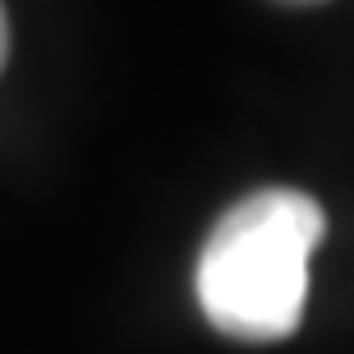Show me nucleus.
Here are the masks:
<instances>
[{
	"label": "nucleus",
	"instance_id": "f257e3e1",
	"mask_svg": "<svg viewBox=\"0 0 354 354\" xmlns=\"http://www.w3.org/2000/svg\"><path fill=\"white\" fill-rule=\"evenodd\" d=\"M327 216L299 189H263L225 212L198 253V304L216 331L239 341H281L299 327L308 258Z\"/></svg>",
	"mask_w": 354,
	"mask_h": 354
},
{
	"label": "nucleus",
	"instance_id": "f03ea898",
	"mask_svg": "<svg viewBox=\"0 0 354 354\" xmlns=\"http://www.w3.org/2000/svg\"><path fill=\"white\" fill-rule=\"evenodd\" d=\"M5 51H10V28H5V10H0V65H5Z\"/></svg>",
	"mask_w": 354,
	"mask_h": 354
}]
</instances>
